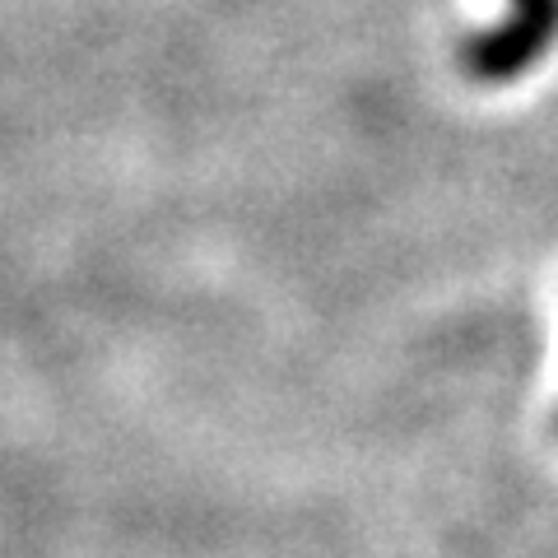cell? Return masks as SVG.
<instances>
[{
  "mask_svg": "<svg viewBox=\"0 0 558 558\" xmlns=\"http://www.w3.org/2000/svg\"><path fill=\"white\" fill-rule=\"evenodd\" d=\"M554 424H558V414H554Z\"/></svg>",
  "mask_w": 558,
  "mask_h": 558,
  "instance_id": "cell-2",
  "label": "cell"
},
{
  "mask_svg": "<svg viewBox=\"0 0 558 558\" xmlns=\"http://www.w3.org/2000/svg\"><path fill=\"white\" fill-rule=\"evenodd\" d=\"M558 43V0H508V14L488 28L465 33L457 65L470 84L502 89L531 75Z\"/></svg>",
  "mask_w": 558,
  "mask_h": 558,
  "instance_id": "cell-1",
  "label": "cell"
}]
</instances>
